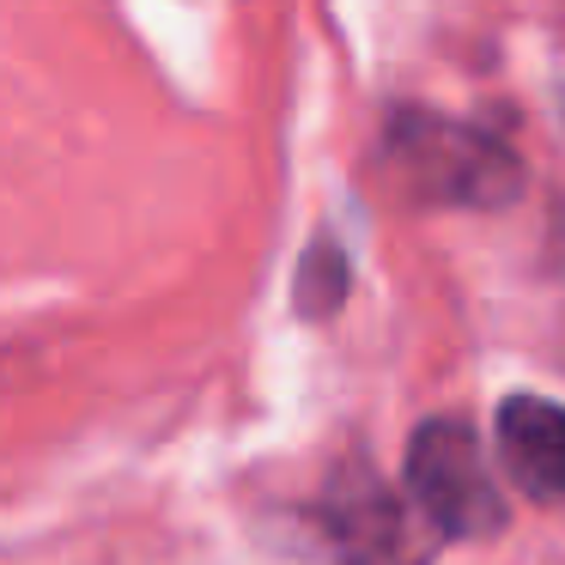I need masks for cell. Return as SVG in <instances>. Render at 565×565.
I'll return each mask as SVG.
<instances>
[{
	"label": "cell",
	"instance_id": "obj_1",
	"mask_svg": "<svg viewBox=\"0 0 565 565\" xmlns=\"http://www.w3.org/2000/svg\"><path fill=\"white\" fill-rule=\"evenodd\" d=\"M407 492L444 541H480L504 529V499L480 438L462 419H426L407 438Z\"/></svg>",
	"mask_w": 565,
	"mask_h": 565
},
{
	"label": "cell",
	"instance_id": "obj_2",
	"mask_svg": "<svg viewBox=\"0 0 565 565\" xmlns=\"http://www.w3.org/2000/svg\"><path fill=\"white\" fill-rule=\"evenodd\" d=\"M390 159L419 195L431 201H504L516 189V159L499 147L492 135L462 122H444V116H419L402 110L390 122Z\"/></svg>",
	"mask_w": 565,
	"mask_h": 565
},
{
	"label": "cell",
	"instance_id": "obj_3",
	"mask_svg": "<svg viewBox=\"0 0 565 565\" xmlns=\"http://www.w3.org/2000/svg\"><path fill=\"white\" fill-rule=\"evenodd\" d=\"M499 462L529 499L565 504V407L547 395H511L492 419Z\"/></svg>",
	"mask_w": 565,
	"mask_h": 565
},
{
	"label": "cell",
	"instance_id": "obj_4",
	"mask_svg": "<svg viewBox=\"0 0 565 565\" xmlns=\"http://www.w3.org/2000/svg\"><path fill=\"white\" fill-rule=\"evenodd\" d=\"M329 529H334V541H341L353 559L377 565L383 553L402 547V504H395L383 487H371V480H359V487H334Z\"/></svg>",
	"mask_w": 565,
	"mask_h": 565
},
{
	"label": "cell",
	"instance_id": "obj_5",
	"mask_svg": "<svg viewBox=\"0 0 565 565\" xmlns=\"http://www.w3.org/2000/svg\"><path fill=\"white\" fill-rule=\"evenodd\" d=\"M347 292V262L334 256L329 244H317L305 256V280H298V305L310 310V317H322V310H334Z\"/></svg>",
	"mask_w": 565,
	"mask_h": 565
}]
</instances>
